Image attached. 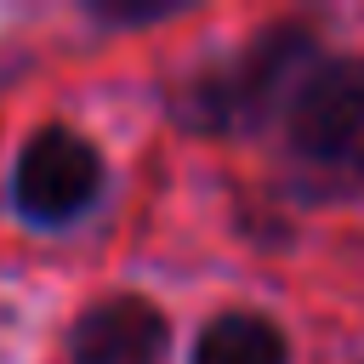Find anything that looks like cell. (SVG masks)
Masks as SVG:
<instances>
[{"mask_svg": "<svg viewBox=\"0 0 364 364\" xmlns=\"http://www.w3.org/2000/svg\"><path fill=\"white\" fill-rule=\"evenodd\" d=\"M313 68H318L313 63V28L307 23H267L228 63H210L188 80L182 114H188V125L216 131V136L256 131L262 119H273L279 102H296L301 80Z\"/></svg>", "mask_w": 364, "mask_h": 364, "instance_id": "obj_1", "label": "cell"}, {"mask_svg": "<svg viewBox=\"0 0 364 364\" xmlns=\"http://www.w3.org/2000/svg\"><path fill=\"white\" fill-rule=\"evenodd\" d=\"M284 136L301 171H313L318 182L358 188L364 182V57L318 63L284 114Z\"/></svg>", "mask_w": 364, "mask_h": 364, "instance_id": "obj_2", "label": "cell"}, {"mask_svg": "<svg viewBox=\"0 0 364 364\" xmlns=\"http://www.w3.org/2000/svg\"><path fill=\"white\" fill-rule=\"evenodd\" d=\"M102 193V154L68 131V125H46L23 142L17 171H11V199L23 210V222L34 228H63L80 210H91V199Z\"/></svg>", "mask_w": 364, "mask_h": 364, "instance_id": "obj_3", "label": "cell"}, {"mask_svg": "<svg viewBox=\"0 0 364 364\" xmlns=\"http://www.w3.org/2000/svg\"><path fill=\"white\" fill-rule=\"evenodd\" d=\"M171 347V318L148 296H102L68 330L74 364H159Z\"/></svg>", "mask_w": 364, "mask_h": 364, "instance_id": "obj_4", "label": "cell"}, {"mask_svg": "<svg viewBox=\"0 0 364 364\" xmlns=\"http://www.w3.org/2000/svg\"><path fill=\"white\" fill-rule=\"evenodd\" d=\"M188 364H290V341H284V330L273 318L228 307L199 330Z\"/></svg>", "mask_w": 364, "mask_h": 364, "instance_id": "obj_5", "label": "cell"}, {"mask_svg": "<svg viewBox=\"0 0 364 364\" xmlns=\"http://www.w3.org/2000/svg\"><path fill=\"white\" fill-rule=\"evenodd\" d=\"M165 11H171V6H154V0H148V6H119V0H114V6H97L102 23H159Z\"/></svg>", "mask_w": 364, "mask_h": 364, "instance_id": "obj_6", "label": "cell"}]
</instances>
